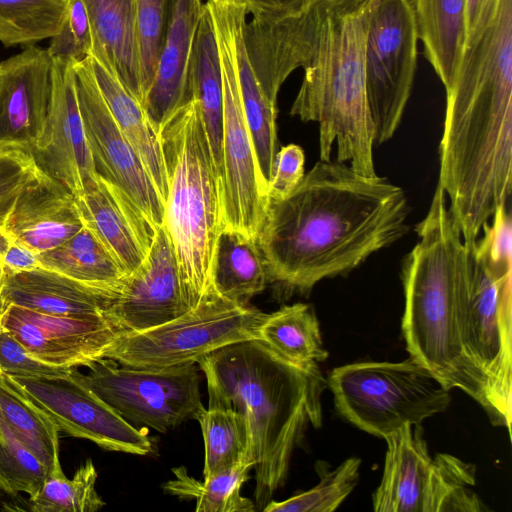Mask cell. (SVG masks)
I'll use <instances>...</instances> for the list:
<instances>
[{
    "label": "cell",
    "mask_w": 512,
    "mask_h": 512,
    "mask_svg": "<svg viewBox=\"0 0 512 512\" xmlns=\"http://www.w3.org/2000/svg\"><path fill=\"white\" fill-rule=\"evenodd\" d=\"M403 189L349 165L322 161L270 200L257 237L268 283L284 299L345 275L409 230Z\"/></svg>",
    "instance_id": "obj_1"
},
{
    "label": "cell",
    "mask_w": 512,
    "mask_h": 512,
    "mask_svg": "<svg viewBox=\"0 0 512 512\" xmlns=\"http://www.w3.org/2000/svg\"><path fill=\"white\" fill-rule=\"evenodd\" d=\"M446 92L438 185L466 234L479 233L506 205L512 183V0L465 40Z\"/></svg>",
    "instance_id": "obj_2"
},
{
    "label": "cell",
    "mask_w": 512,
    "mask_h": 512,
    "mask_svg": "<svg viewBox=\"0 0 512 512\" xmlns=\"http://www.w3.org/2000/svg\"><path fill=\"white\" fill-rule=\"evenodd\" d=\"M208 407L230 408L246 420L255 461V506L262 510L283 486L308 424L322 425L328 387L318 363L293 364L263 341L235 342L200 358Z\"/></svg>",
    "instance_id": "obj_3"
},
{
    "label": "cell",
    "mask_w": 512,
    "mask_h": 512,
    "mask_svg": "<svg viewBox=\"0 0 512 512\" xmlns=\"http://www.w3.org/2000/svg\"><path fill=\"white\" fill-rule=\"evenodd\" d=\"M416 232L419 241L401 269L406 349L445 387L462 390L490 417L487 382L463 336L473 244L464 242L439 185Z\"/></svg>",
    "instance_id": "obj_4"
},
{
    "label": "cell",
    "mask_w": 512,
    "mask_h": 512,
    "mask_svg": "<svg viewBox=\"0 0 512 512\" xmlns=\"http://www.w3.org/2000/svg\"><path fill=\"white\" fill-rule=\"evenodd\" d=\"M317 43L290 115L319 125L320 160L349 163L375 176L374 126L365 88V42L369 0H316Z\"/></svg>",
    "instance_id": "obj_5"
},
{
    "label": "cell",
    "mask_w": 512,
    "mask_h": 512,
    "mask_svg": "<svg viewBox=\"0 0 512 512\" xmlns=\"http://www.w3.org/2000/svg\"><path fill=\"white\" fill-rule=\"evenodd\" d=\"M158 135L167 176L163 227L191 310L220 296L213 272L217 241L224 229L222 178L194 98L167 119Z\"/></svg>",
    "instance_id": "obj_6"
},
{
    "label": "cell",
    "mask_w": 512,
    "mask_h": 512,
    "mask_svg": "<svg viewBox=\"0 0 512 512\" xmlns=\"http://www.w3.org/2000/svg\"><path fill=\"white\" fill-rule=\"evenodd\" d=\"M512 226L497 209L473 244L463 336L466 350L488 387L492 424L511 435Z\"/></svg>",
    "instance_id": "obj_7"
},
{
    "label": "cell",
    "mask_w": 512,
    "mask_h": 512,
    "mask_svg": "<svg viewBox=\"0 0 512 512\" xmlns=\"http://www.w3.org/2000/svg\"><path fill=\"white\" fill-rule=\"evenodd\" d=\"M326 380L337 413L383 439L403 426L420 425L451 401V390L412 358L339 366Z\"/></svg>",
    "instance_id": "obj_8"
},
{
    "label": "cell",
    "mask_w": 512,
    "mask_h": 512,
    "mask_svg": "<svg viewBox=\"0 0 512 512\" xmlns=\"http://www.w3.org/2000/svg\"><path fill=\"white\" fill-rule=\"evenodd\" d=\"M387 443L381 482L372 502L376 512H483L475 493L476 467L440 453L432 457L420 425H406Z\"/></svg>",
    "instance_id": "obj_9"
},
{
    "label": "cell",
    "mask_w": 512,
    "mask_h": 512,
    "mask_svg": "<svg viewBox=\"0 0 512 512\" xmlns=\"http://www.w3.org/2000/svg\"><path fill=\"white\" fill-rule=\"evenodd\" d=\"M265 317L249 304L216 296L163 324L120 333L105 358L144 368L196 363L232 343L259 339Z\"/></svg>",
    "instance_id": "obj_10"
},
{
    "label": "cell",
    "mask_w": 512,
    "mask_h": 512,
    "mask_svg": "<svg viewBox=\"0 0 512 512\" xmlns=\"http://www.w3.org/2000/svg\"><path fill=\"white\" fill-rule=\"evenodd\" d=\"M87 367V373L75 367L71 378L133 426L165 433L185 421L195 420L204 408L197 363L144 368L102 358Z\"/></svg>",
    "instance_id": "obj_11"
},
{
    "label": "cell",
    "mask_w": 512,
    "mask_h": 512,
    "mask_svg": "<svg viewBox=\"0 0 512 512\" xmlns=\"http://www.w3.org/2000/svg\"><path fill=\"white\" fill-rule=\"evenodd\" d=\"M418 36L411 0H369L364 70L375 143L390 140L411 95Z\"/></svg>",
    "instance_id": "obj_12"
},
{
    "label": "cell",
    "mask_w": 512,
    "mask_h": 512,
    "mask_svg": "<svg viewBox=\"0 0 512 512\" xmlns=\"http://www.w3.org/2000/svg\"><path fill=\"white\" fill-rule=\"evenodd\" d=\"M206 5L216 34L223 80L224 229L257 240L269 205L268 189L246 124L223 14L217 0H208Z\"/></svg>",
    "instance_id": "obj_13"
},
{
    "label": "cell",
    "mask_w": 512,
    "mask_h": 512,
    "mask_svg": "<svg viewBox=\"0 0 512 512\" xmlns=\"http://www.w3.org/2000/svg\"><path fill=\"white\" fill-rule=\"evenodd\" d=\"M73 71L95 173L122 190L156 228L163 226L164 201L112 117L95 81L89 57L74 63Z\"/></svg>",
    "instance_id": "obj_14"
},
{
    "label": "cell",
    "mask_w": 512,
    "mask_h": 512,
    "mask_svg": "<svg viewBox=\"0 0 512 512\" xmlns=\"http://www.w3.org/2000/svg\"><path fill=\"white\" fill-rule=\"evenodd\" d=\"M15 379L59 432L87 439L108 451L142 456L152 452V442L145 433L72 378Z\"/></svg>",
    "instance_id": "obj_15"
},
{
    "label": "cell",
    "mask_w": 512,
    "mask_h": 512,
    "mask_svg": "<svg viewBox=\"0 0 512 512\" xmlns=\"http://www.w3.org/2000/svg\"><path fill=\"white\" fill-rule=\"evenodd\" d=\"M0 324L31 355L63 367H87L105 358L122 333L106 315L58 316L15 305H4Z\"/></svg>",
    "instance_id": "obj_16"
},
{
    "label": "cell",
    "mask_w": 512,
    "mask_h": 512,
    "mask_svg": "<svg viewBox=\"0 0 512 512\" xmlns=\"http://www.w3.org/2000/svg\"><path fill=\"white\" fill-rule=\"evenodd\" d=\"M29 153L38 169L74 196L95 173L78 104L73 64L52 59V93L44 131Z\"/></svg>",
    "instance_id": "obj_17"
},
{
    "label": "cell",
    "mask_w": 512,
    "mask_h": 512,
    "mask_svg": "<svg viewBox=\"0 0 512 512\" xmlns=\"http://www.w3.org/2000/svg\"><path fill=\"white\" fill-rule=\"evenodd\" d=\"M187 311L174 248L161 226L145 263L125 278L107 316L121 332H131L163 324Z\"/></svg>",
    "instance_id": "obj_18"
},
{
    "label": "cell",
    "mask_w": 512,
    "mask_h": 512,
    "mask_svg": "<svg viewBox=\"0 0 512 512\" xmlns=\"http://www.w3.org/2000/svg\"><path fill=\"white\" fill-rule=\"evenodd\" d=\"M52 93V58L27 46L0 62V147L27 152L41 137Z\"/></svg>",
    "instance_id": "obj_19"
},
{
    "label": "cell",
    "mask_w": 512,
    "mask_h": 512,
    "mask_svg": "<svg viewBox=\"0 0 512 512\" xmlns=\"http://www.w3.org/2000/svg\"><path fill=\"white\" fill-rule=\"evenodd\" d=\"M316 0L306 9L281 17L253 18L243 29L253 72L268 99L277 104L278 92L297 68L311 63L317 43Z\"/></svg>",
    "instance_id": "obj_20"
},
{
    "label": "cell",
    "mask_w": 512,
    "mask_h": 512,
    "mask_svg": "<svg viewBox=\"0 0 512 512\" xmlns=\"http://www.w3.org/2000/svg\"><path fill=\"white\" fill-rule=\"evenodd\" d=\"M75 199L83 224L126 276L136 272L147 259L157 228L122 190L97 173L84 180Z\"/></svg>",
    "instance_id": "obj_21"
},
{
    "label": "cell",
    "mask_w": 512,
    "mask_h": 512,
    "mask_svg": "<svg viewBox=\"0 0 512 512\" xmlns=\"http://www.w3.org/2000/svg\"><path fill=\"white\" fill-rule=\"evenodd\" d=\"M121 289L88 284L44 267L19 272L3 269L0 299L4 305L49 315L107 316Z\"/></svg>",
    "instance_id": "obj_22"
},
{
    "label": "cell",
    "mask_w": 512,
    "mask_h": 512,
    "mask_svg": "<svg viewBox=\"0 0 512 512\" xmlns=\"http://www.w3.org/2000/svg\"><path fill=\"white\" fill-rule=\"evenodd\" d=\"M82 227L75 196L39 170L18 196L5 231L39 254L61 245Z\"/></svg>",
    "instance_id": "obj_23"
},
{
    "label": "cell",
    "mask_w": 512,
    "mask_h": 512,
    "mask_svg": "<svg viewBox=\"0 0 512 512\" xmlns=\"http://www.w3.org/2000/svg\"><path fill=\"white\" fill-rule=\"evenodd\" d=\"M201 0H177L165 45L142 107L159 133L167 119L192 98L190 73Z\"/></svg>",
    "instance_id": "obj_24"
},
{
    "label": "cell",
    "mask_w": 512,
    "mask_h": 512,
    "mask_svg": "<svg viewBox=\"0 0 512 512\" xmlns=\"http://www.w3.org/2000/svg\"><path fill=\"white\" fill-rule=\"evenodd\" d=\"M223 14L242 108L259 170L268 189L278 152L277 104L263 92L250 65L243 37L247 10L240 0H217Z\"/></svg>",
    "instance_id": "obj_25"
},
{
    "label": "cell",
    "mask_w": 512,
    "mask_h": 512,
    "mask_svg": "<svg viewBox=\"0 0 512 512\" xmlns=\"http://www.w3.org/2000/svg\"><path fill=\"white\" fill-rule=\"evenodd\" d=\"M89 18L91 57L142 105L135 0H82Z\"/></svg>",
    "instance_id": "obj_26"
},
{
    "label": "cell",
    "mask_w": 512,
    "mask_h": 512,
    "mask_svg": "<svg viewBox=\"0 0 512 512\" xmlns=\"http://www.w3.org/2000/svg\"><path fill=\"white\" fill-rule=\"evenodd\" d=\"M418 40L445 91L454 84L466 39V0H411Z\"/></svg>",
    "instance_id": "obj_27"
},
{
    "label": "cell",
    "mask_w": 512,
    "mask_h": 512,
    "mask_svg": "<svg viewBox=\"0 0 512 512\" xmlns=\"http://www.w3.org/2000/svg\"><path fill=\"white\" fill-rule=\"evenodd\" d=\"M99 91L118 127L146 167L165 203L167 176L159 135L138 102L105 67L89 56Z\"/></svg>",
    "instance_id": "obj_28"
},
{
    "label": "cell",
    "mask_w": 512,
    "mask_h": 512,
    "mask_svg": "<svg viewBox=\"0 0 512 512\" xmlns=\"http://www.w3.org/2000/svg\"><path fill=\"white\" fill-rule=\"evenodd\" d=\"M190 85L223 182V80L216 34L206 3L194 39ZM223 186V185H222Z\"/></svg>",
    "instance_id": "obj_29"
},
{
    "label": "cell",
    "mask_w": 512,
    "mask_h": 512,
    "mask_svg": "<svg viewBox=\"0 0 512 512\" xmlns=\"http://www.w3.org/2000/svg\"><path fill=\"white\" fill-rule=\"evenodd\" d=\"M59 430L21 384L0 371V440L19 443L51 471L59 461Z\"/></svg>",
    "instance_id": "obj_30"
},
{
    "label": "cell",
    "mask_w": 512,
    "mask_h": 512,
    "mask_svg": "<svg viewBox=\"0 0 512 512\" xmlns=\"http://www.w3.org/2000/svg\"><path fill=\"white\" fill-rule=\"evenodd\" d=\"M213 283L216 292L230 301L249 304L268 284L264 259L257 241L223 229L217 241Z\"/></svg>",
    "instance_id": "obj_31"
},
{
    "label": "cell",
    "mask_w": 512,
    "mask_h": 512,
    "mask_svg": "<svg viewBox=\"0 0 512 512\" xmlns=\"http://www.w3.org/2000/svg\"><path fill=\"white\" fill-rule=\"evenodd\" d=\"M258 338L277 355L297 365L323 362L329 355L314 309L304 303L285 305L266 314Z\"/></svg>",
    "instance_id": "obj_32"
},
{
    "label": "cell",
    "mask_w": 512,
    "mask_h": 512,
    "mask_svg": "<svg viewBox=\"0 0 512 512\" xmlns=\"http://www.w3.org/2000/svg\"><path fill=\"white\" fill-rule=\"evenodd\" d=\"M41 266L88 284L122 288L127 277L96 235L83 227L61 245L39 253Z\"/></svg>",
    "instance_id": "obj_33"
},
{
    "label": "cell",
    "mask_w": 512,
    "mask_h": 512,
    "mask_svg": "<svg viewBox=\"0 0 512 512\" xmlns=\"http://www.w3.org/2000/svg\"><path fill=\"white\" fill-rule=\"evenodd\" d=\"M254 468L251 462H241L221 473L199 481L185 467L172 469L174 479L162 485L163 491L185 500H196L197 512H253L255 503L241 495L242 485Z\"/></svg>",
    "instance_id": "obj_34"
},
{
    "label": "cell",
    "mask_w": 512,
    "mask_h": 512,
    "mask_svg": "<svg viewBox=\"0 0 512 512\" xmlns=\"http://www.w3.org/2000/svg\"><path fill=\"white\" fill-rule=\"evenodd\" d=\"M201 427L205 458L203 478L226 471L241 462L255 465L245 418L230 408H203L196 419Z\"/></svg>",
    "instance_id": "obj_35"
},
{
    "label": "cell",
    "mask_w": 512,
    "mask_h": 512,
    "mask_svg": "<svg viewBox=\"0 0 512 512\" xmlns=\"http://www.w3.org/2000/svg\"><path fill=\"white\" fill-rule=\"evenodd\" d=\"M68 0H0V43L31 46L61 28Z\"/></svg>",
    "instance_id": "obj_36"
},
{
    "label": "cell",
    "mask_w": 512,
    "mask_h": 512,
    "mask_svg": "<svg viewBox=\"0 0 512 512\" xmlns=\"http://www.w3.org/2000/svg\"><path fill=\"white\" fill-rule=\"evenodd\" d=\"M97 471L91 459L77 469L72 479L60 461L49 472L40 492L28 500L33 512H94L105 506L96 490Z\"/></svg>",
    "instance_id": "obj_37"
},
{
    "label": "cell",
    "mask_w": 512,
    "mask_h": 512,
    "mask_svg": "<svg viewBox=\"0 0 512 512\" xmlns=\"http://www.w3.org/2000/svg\"><path fill=\"white\" fill-rule=\"evenodd\" d=\"M361 459L349 457L335 469L316 462L319 483L284 501H270L264 512H333L351 494L360 478Z\"/></svg>",
    "instance_id": "obj_38"
},
{
    "label": "cell",
    "mask_w": 512,
    "mask_h": 512,
    "mask_svg": "<svg viewBox=\"0 0 512 512\" xmlns=\"http://www.w3.org/2000/svg\"><path fill=\"white\" fill-rule=\"evenodd\" d=\"M176 3L177 0H135L143 101L154 79Z\"/></svg>",
    "instance_id": "obj_39"
},
{
    "label": "cell",
    "mask_w": 512,
    "mask_h": 512,
    "mask_svg": "<svg viewBox=\"0 0 512 512\" xmlns=\"http://www.w3.org/2000/svg\"><path fill=\"white\" fill-rule=\"evenodd\" d=\"M48 467L19 443L0 440V491L9 495L24 492L29 499L42 489Z\"/></svg>",
    "instance_id": "obj_40"
},
{
    "label": "cell",
    "mask_w": 512,
    "mask_h": 512,
    "mask_svg": "<svg viewBox=\"0 0 512 512\" xmlns=\"http://www.w3.org/2000/svg\"><path fill=\"white\" fill-rule=\"evenodd\" d=\"M89 18L82 0H68L60 30L50 38L47 52L52 59L80 63L91 55Z\"/></svg>",
    "instance_id": "obj_41"
},
{
    "label": "cell",
    "mask_w": 512,
    "mask_h": 512,
    "mask_svg": "<svg viewBox=\"0 0 512 512\" xmlns=\"http://www.w3.org/2000/svg\"><path fill=\"white\" fill-rule=\"evenodd\" d=\"M75 367L56 366L33 355L7 330L0 328V371L13 378L70 379Z\"/></svg>",
    "instance_id": "obj_42"
},
{
    "label": "cell",
    "mask_w": 512,
    "mask_h": 512,
    "mask_svg": "<svg viewBox=\"0 0 512 512\" xmlns=\"http://www.w3.org/2000/svg\"><path fill=\"white\" fill-rule=\"evenodd\" d=\"M38 172L29 153L21 149L0 147V226L5 227L18 196Z\"/></svg>",
    "instance_id": "obj_43"
},
{
    "label": "cell",
    "mask_w": 512,
    "mask_h": 512,
    "mask_svg": "<svg viewBox=\"0 0 512 512\" xmlns=\"http://www.w3.org/2000/svg\"><path fill=\"white\" fill-rule=\"evenodd\" d=\"M305 155L296 144L282 147L276 154L271 181L268 186L270 200L287 195L304 176Z\"/></svg>",
    "instance_id": "obj_44"
},
{
    "label": "cell",
    "mask_w": 512,
    "mask_h": 512,
    "mask_svg": "<svg viewBox=\"0 0 512 512\" xmlns=\"http://www.w3.org/2000/svg\"><path fill=\"white\" fill-rule=\"evenodd\" d=\"M247 13L253 18L263 19L281 17L300 12L309 7L314 0H240Z\"/></svg>",
    "instance_id": "obj_45"
},
{
    "label": "cell",
    "mask_w": 512,
    "mask_h": 512,
    "mask_svg": "<svg viewBox=\"0 0 512 512\" xmlns=\"http://www.w3.org/2000/svg\"><path fill=\"white\" fill-rule=\"evenodd\" d=\"M501 0H466V38L480 32L495 16Z\"/></svg>",
    "instance_id": "obj_46"
},
{
    "label": "cell",
    "mask_w": 512,
    "mask_h": 512,
    "mask_svg": "<svg viewBox=\"0 0 512 512\" xmlns=\"http://www.w3.org/2000/svg\"><path fill=\"white\" fill-rule=\"evenodd\" d=\"M3 309H4V304L0 299V320H1V314H2ZM0 328H1V324H0Z\"/></svg>",
    "instance_id": "obj_47"
},
{
    "label": "cell",
    "mask_w": 512,
    "mask_h": 512,
    "mask_svg": "<svg viewBox=\"0 0 512 512\" xmlns=\"http://www.w3.org/2000/svg\"><path fill=\"white\" fill-rule=\"evenodd\" d=\"M2 276H3V266L0 262V286H1Z\"/></svg>",
    "instance_id": "obj_48"
}]
</instances>
